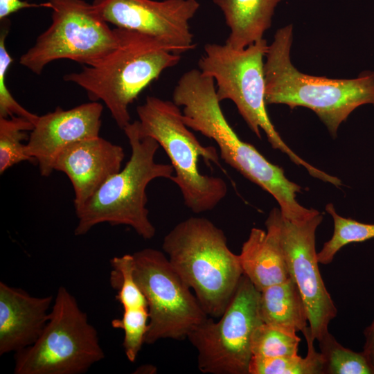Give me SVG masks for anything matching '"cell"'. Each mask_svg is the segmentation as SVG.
<instances>
[{
  "label": "cell",
  "instance_id": "obj_1",
  "mask_svg": "<svg viewBox=\"0 0 374 374\" xmlns=\"http://www.w3.org/2000/svg\"><path fill=\"white\" fill-rule=\"evenodd\" d=\"M172 101L183 107V120L190 129L216 143L224 162L273 196L283 217L296 219L312 212L296 199L301 187L238 136L223 114L212 78L196 69L186 71L175 87Z\"/></svg>",
  "mask_w": 374,
  "mask_h": 374
},
{
  "label": "cell",
  "instance_id": "obj_2",
  "mask_svg": "<svg viewBox=\"0 0 374 374\" xmlns=\"http://www.w3.org/2000/svg\"><path fill=\"white\" fill-rule=\"evenodd\" d=\"M293 26L278 29L265 55L264 74L267 105L312 110L336 137L340 125L358 107L374 106V72L357 78L334 79L301 73L292 63Z\"/></svg>",
  "mask_w": 374,
  "mask_h": 374
},
{
  "label": "cell",
  "instance_id": "obj_3",
  "mask_svg": "<svg viewBox=\"0 0 374 374\" xmlns=\"http://www.w3.org/2000/svg\"><path fill=\"white\" fill-rule=\"evenodd\" d=\"M115 30L118 40L114 49L96 64L66 74L63 79L84 89L91 101L102 100L123 130L131 122L130 105L181 57L157 38L127 29Z\"/></svg>",
  "mask_w": 374,
  "mask_h": 374
},
{
  "label": "cell",
  "instance_id": "obj_4",
  "mask_svg": "<svg viewBox=\"0 0 374 374\" xmlns=\"http://www.w3.org/2000/svg\"><path fill=\"white\" fill-rule=\"evenodd\" d=\"M162 249L206 314L220 318L243 276L223 231L206 218L191 217L168 233Z\"/></svg>",
  "mask_w": 374,
  "mask_h": 374
},
{
  "label": "cell",
  "instance_id": "obj_5",
  "mask_svg": "<svg viewBox=\"0 0 374 374\" xmlns=\"http://www.w3.org/2000/svg\"><path fill=\"white\" fill-rule=\"evenodd\" d=\"M123 130L131 148V156L125 167L109 177L75 211L78 220L75 235H84L100 223L130 226L145 240L155 235L156 229L146 208V188L155 179H170L174 169L171 164L155 161L160 145L154 139L139 133L136 121Z\"/></svg>",
  "mask_w": 374,
  "mask_h": 374
},
{
  "label": "cell",
  "instance_id": "obj_6",
  "mask_svg": "<svg viewBox=\"0 0 374 374\" xmlns=\"http://www.w3.org/2000/svg\"><path fill=\"white\" fill-rule=\"evenodd\" d=\"M268 44L262 39L248 47L234 49L226 44H207L199 60V69L213 79L220 102L232 101L250 130L259 138L262 130L272 148L287 154L309 174L330 183L333 177L297 155L282 139L269 117L265 102L264 58Z\"/></svg>",
  "mask_w": 374,
  "mask_h": 374
},
{
  "label": "cell",
  "instance_id": "obj_7",
  "mask_svg": "<svg viewBox=\"0 0 374 374\" xmlns=\"http://www.w3.org/2000/svg\"><path fill=\"white\" fill-rule=\"evenodd\" d=\"M139 133L150 136L166 152L174 169L170 179L179 188L185 205L193 213L213 210L227 193L226 181L202 174L200 157L218 163L213 146H204L183 120L182 112L173 101L147 96L136 108Z\"/></svg>",
  "mask_w": 374,
  "mask_h": 374
},
{
  "label": "cell",
  "instance_id": "obj_8",
  "mask_svg": "<svg viewBox=\"0 0 374 374\" xmlns=\"http://www.w3.org/2000/svg\"><path fill=\"white\" fill-rule=\"evenodd\" d=\"M104 357L97 330L62 286L37 340L15 353L14 373L81 374Z\"/></svg>",
  "mask_w": 374,
  "mask_h": 374
},
{
  "label": "cell",
  "instance_id": "obj_9",
  "mask_svg": "<svg viewBox=\"0 0 374 374\" xmlns=\"http://www.w3.org/2000/svg\"><path fill=\"white\" fill-rule=\"evenodd\" d=\"M52 21L35 44L24 53L19 64L39 75L50 62L71 60L91 66L117 44V35L84 0H49Z\"/></svg>",
  "mask_w": 374,
  "mask_h": 374
},
{
  "label": "cell",
  "instance_id": "obj_10",
  "mask_svg": "<svg viewBox=\"0 0 374 374\" xmlns=\"http://www.w3.org/2000/svg\"><path fill=\"white\" fill-rule=\"evenodd\" d=\"M135 280L149 313L145 343L183 339L208 316L164 252L145 248L133 253Z\"/></svg>",
  "mask_w": 374,
  "mask_h": 374
},
{
  "label": "cell",
  "instance_id": "obj_11",
  "mask_svg": "<svg viewBox=\"0 0 374 374\" xmlns=\"http://www.w3.org/2000/svg\"><path fill=\"white\" fill-rule=\"evenodd\" d=\"M260 292L244 274L217 321L208 317L188 339L197 352L199 371L209 374H249L251 338L262 323Z\"/></svg>",
  "mask_w": 374,
  "mask_h": 374
},
{
  "label": "cell",
  "instance_id": "obj_12",
  "mask_svg": "<svg viewBox=\"0 0 374 374\" xmlns=\"http://www.w3.org/2000/svg\"><path fill=\"white\" fill-rule=\"evenodd\" d=\"M281 217L280 241L287 269L305 303L312 337L318 341L337 314L322 279L316 251V231L323 215L315 209L300 219Z\"/></svg>",
  "mask_w": 374,
  "mask_h": 374
},
{
  "label": "cell",
  "instance_id": "obj_13",
  "mask_svg": "<svg viewBox=\"0 0 374 374\" xmlns=\"http://www.w3.org/2000/svg\"><path fill=\"white\" fill-rule=\"evenodd\" d=\"M92 4L108 24L157 38L180 55L195 46L189 22L199 8L197 0H93Z\"/></svg>",
  "mask_w": 374,
  "mask_h": 374
},
{
  "label": "cell",
  "instance_id": "obj_14",
  "mask_svg": "<svg viewBox=\"0 0 374 374\" xmlns=\"http://www.w3.org/2000/svg\"><path fill=\"white\" fill-rule=\"evenodd\" d=\"M103 107L97 101L69 109L57 107L39 116L26 143L27 154L37 163L42 176L54 171L60 152L76 141L99 136Z\"/></svg>",
  "mask_w": 374,
  "mask_h": 374
},
{
  "label": "cell",
  "instance_id": "obj_15",
  "mask_svg": "<svg viewBox=\"0 0 374 374\" xmlns=\"http://www.w3.org/2000/svg\"><path fill=\"white\" fill-rule=\"evenodd\" d=\"M124 157L121 146L99 136L76 141L60 152L54 170L64 173L71 181L75 211L109 177L121 170Z\"/></svg>",
  "mask_w": 374,
  "mask_h": 374
},
{
  "label": "cell",
  "instance_id": "obj_16",
  "mask_svg": "<svg viewBox=\"0 0 374 374\" xmlns=\"http://www.w3.org/2000/svg\"><path fill=\"white\" fill-rule=\"evenodd\" d=\"M52 296L36 297L0 282V355L33 344L49 318Z\"/></svg>",
  "mask_w": 374,
  "mask_h": 374
},
{
  "label": "cell",
  "instance_id": "obj_17",
  "mask_svg": "<svg viewBox=\"0 0 374 374\" xmlns=\"http://www.w3.org/2000/svg\"><path fill=\"white\" fill-rule=\"evenodd\" d=\"M281 218L280 209L273 208L267 231L252 228L238 254L243 274L259 292L290 277L280 241Z\"/></svg>",
  "mask_w": 374,
  "mask_h": 374
},
{
  "label": "cell",
  "instance_id": "obj_18",
  "mask_svg": "<svg viewBox=\"0 0 374 374\" xmlns=\"http://www.w3.org/2000/svg\"><path fill=\"white\" fill-rule=\"evenodd\" d=\"M282 0H213L230 29L226 44L244 49L263 39L271 26L276 6Z\"/></svg>",
  "mask_w": 374,
  "mask_h": 374
},
{
  "label": "cell",
  "instance_id": "obj_19",
  "mask_svg": "<svg viewBox=\"0 0 374 374\" xmlns=\"http://www.w3.org/2000/svg\"><path fill=\"white\" fill-rule=\"evenodd\" d=\"M259 314L262 323L295 335L307 327L308 311L301 291L290 276L260 292Z\"/></svg>",
  "mask_w": 374,
  "mask_h": 374
},
{
  "label": "cell",
  "instance_id": "obj_20",
  "mask_svg": "<svg viewBox=\"0 0 374 374\" xmlns=\"http://www.w3.org/2000/svg\"><path fill=\"white\" fill-rule=\"evenodd\" d=\"M308 346V353L303 358L299 355L265 357L252 356L249 374H323L322 354L314 347L309 326L302 331Z\"/></svg>",
  "mask_w": 374,
  "mask_h": 374
},
{
  "label": "cell",
  "instance_id": "obj_21",
  "mask_svg": "<svg viewBox=\"0 0 374 374\" xmlns=\"http://www.w3.org/2000/svg\"><path fill=\"white\" fill-rule=\"evenodd\" d=\"M326 211L332 217L334 232L317 253L319 263H330L336 253L345 245L364 242L374 238V224L363 223L339 215L331 203L326 206Z\"/></svg>",
  "mask_w": 374,
  "mask_h": 374
},
{
  "label": "cell",
  "instance_id": "obj_22",
  "mask_svg": "<svg viewBox=\"0 0 374 374\" xmlns=\"http://www.w3.org/2000/svg\"><path fill=\"white\" fill-rule=\"evenodd\" d=\"M318 341L324 362L323 374H374V368L362 351L344 347L329 331Z\"/></svg>",
  "mask_w": 374,
  "mask_h": 374
},
{
  "label": "cell",
  "instance_id": "obj_23",
  "mask_svg": "<svg viewBox=\"0 0 374 374\" xmlns=\"http://www.w3.org/2000/svg\"><path fill=\"white\" fill-rule=\"evenodd\" d=\"M34 124L19 116L0 117V174L22 161L35 162L26 152V132L31 131Z\"/></svg>",
  "mask_w": 374,
  "mask_h": 374
},
{
  "label": "cell",
  "instance_id": "obj_24",
  "mask_svg": "<svg viewBox=\"0 0 374 374\" xmlns=\"http://www.w3.org/2000/svg\"><path fill=\"white\" fill-rule=\"evenodd\" d=\"M110 283L118 290L116 299L124 309L148 308L146 299L134 274L133 254H125L111 259Z\"/></svg>",
  "mask_w": 374,
  "mask_h": 374
},
{
  "label": "cell",
  "instance_id": "obj_25",
  "mask_svg": "<svg viewBox=\"0 0 374 374\" xmlns=\"http://www.w3.org/2000/svg\"><path fill=\"white\" fill-rule=\"evenodd\" d=\"M301 339L266 323L258 325L251 338L252 356L276 357L298 355Z\"/></svg>",
  "mask_w": 374,
  "mask_h": 374
},
{
  "label": "cell",
  "instance_id": "obj_26",
  "mask_svg": "<svg viewBox=\"0 0 374 374\" xmlns=\"http://www.w3.org/2000/svg\"><path fill=\"white\" fill-rule=\"evenodd\" d=\"M148 323V308L124 309L121 318L112 321L113 328L122 329L124 332L123 346L131 362H135L145 343Z\"/></svg>",
  "mask_w": 374,
  "mask_h": 374
},
{
  "label": "cell",
  "instance_id": "obj_27",
  "mask_svg": "<svg viewBox=\"0 0 374 374\" xmlns=\"http://www.w3.org/2000/svg\"><path fill=\"white\" fill-rule=\"evenodd\" d=\"M0 33V117L19 116L34 125L39 116L22 107L12 96L6 84V73L13 61L6 47V38L9 32L8 21L2 20Z\"/></svg>",
  "mask_w": 374,
  "mask_h": 374
},
{
  "label": "cell",
  "instance_id": "obj_28",
  "mask_svg": "<svg viewBox=\"0 0 374 374\" xmlns=\"http://www.w3.org/2000/svg\"><path fill=\"white\" fill-rule=\"evenodd\" d=\"M40 6L46 8V3L36 4L21 0H0V19H6L11 14L24 8Z\"/></svg>",
  "mask_w": 374,
  "mask_h": 374
},
{
  "label": "cell",
  "instance_id": "obj_29",
  "mask_svg": "<svg viewBox=\"0 0 374 374\" xmlns=\"http://www.w3.org/2000/svg\"><path fill=\"white\" fill-rule=\"evenodd\" d=\"M365 343L362 352L374 368V320L364 331Z\"/></svg>",
  "mask_w": 374,
  "mask_h": 374
}]
</instances>
